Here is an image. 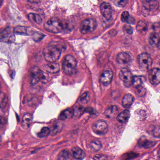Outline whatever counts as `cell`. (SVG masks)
Masks as SVG:
<instances>
[{"label":"cell","mask_w":160,"mask_h":160,"mask_svg":"<svg viewBox=\"0 0 160 160\" xmlns=\"http://www.w3.org/2000/svg\"><path fill=\"white\" fill-rule=\"evenodd\" d=\"M89 100V95L88 92L83 93L78 99L79 102L81 103L85 104L88 102Z\"/></svg>","instance_id":"36"},{"label":"cell","mask_w":160,"mask_h":160,"mask_svg":"<svg viewBox=\"0 0 160 160\" xmlns=\"http://www.w3.org/2000/svg\"></svg>","instance_id":"45"},{"label":"cell","mask_w":160,"mask_h":160,"mask_svg":"<svg viewBox=\"0 0 160 160\" xmlns=\"http://www.w3.org/2000/svg\"><path fill=\"white\" fill-rule=\"evenodd\" d=\"M148 79L151 84L156 86L160 83V69L153 68L149 72Z\"/></svg>","instance_id":"10"},{"label":"cell","mask_w":160,"mask_h":160,"mask_svg":"<svg viewBox=\"0 0 160 160\" xmlns=\"http://www.w3.org/2000/svg\"><path fill=\"white\" fill-rule=\"evenodd\" d=\"M72 154L69 150L66 149L61 152L58 157V160H73Z\"/></svg>","instance_id":"25"},{"label":"cell","mask_w":160,"mask_h":160,"mask_svg":"<svg viewBox=\"0 0 160 160\" xmlns=\"http://www.w3.org/2000/svg\"><path fill=\"white\" fill-rule=\"evenodd\" d=\"M44 69L47 72L50 73H57L59 72L60 66L56 62H51L45 65Z\"/></svg>","instance_id":"19"},{"label":"cell","mask_w":160,"mask_h":160,"mask_svg":"<svg viewBox=\"0 0 160 160\" xmlns=\"http://www.w3.org/2000/svg\"><path fill=\"white\" fill-rule=\"evenodd\" d=\"M94 160H108L107 156L103 154H96L93 157Z\"/></svg>","instance_id":"40"},{"label":"cell","mask_w":160,"mask_h":160,"mask_svg":"<svg viewBox=\"0 0 160 160\" xmlns=\"http://www.w3.org/2000/svg\"><path fill=\"white\" fill-rule=\"evenodd\" d=\"M32 115L30 113H26L23 116L22 120V127L25 130H27L29 128L32 122Z\"/></svg>","instance_id":"20"},{"label":"cell","mask_w":160,"mask_h":160,"mask_svg":"<svg viewBox=\"0 0 160 160\" xmlns=\"http://www.w3.org/2000/svg\"><path fill=\"white\" fill-rule=\"evenodd\" d=\"M33 39L36 42H39L44 37L45 35L43 33L40 32H34L33 34Z\"/></svg>","instance_id":"38"},{"label":"cell","mask_w":160,"mask_h":160,"mask_svg":"<svg viewBox=\"0 0 160 160\" xmlns=\"http://www.w3.org/2000/svg\"><path fill=\"white\" fill-rule=\"evenodd\" d=\"M14 33L17 34L23 35H33L34 32L30 28L27 27L18 26L15 28L14 30Z\"/></svg>","instance_id":"15"},{"label":"cell","mask_w":160,"mask_h":160,"mask_svg":"<svg viewBox=\"0 0 160 160\" xmlns=\"http://www.w3.org/2000/svg\"><path fill=\"white\" fill-rule=\"evenodd\" d=\"M14 32L11 28H7L2 31L1 33V41L5 42L11 43L13 42L15 39Z\"/></svg>","instance_id":"9"},{"label":"cell","mask_w":160,"mask_h":160,"mask_svg":"<svg viewBox=\"0 0 160 160\" xmlns=\"http://www.w3.org/2000/svg\"><path fill=\"white\" fill-rule=\"evenodd\" d=\"M123 31L128 34H132L133 33V30L130 25H124L123 28Z\"/></svg>","instance_id":"39"},{"label":"cell","mask_w":160,"mask_h":160,"mask_svg":"<svg viewBox=\"0 0 160 160\" xmlns=\"http://www.w3.org/2000/svg\"><path fill=\"white\" fill-rule=\"evenodd\" d=\"M93 132L98 135H104L108 131V126L106 122L104 120L97 121L92 126Z\"/></svg>","instance_id":"8"},{"label":"cell","mask_w":160,"mask_h":160,"mask_svg":"<svg viewBox=\"0 0 160 160\" xmlns=\"http://www.w3.org/2000/svg\"><path fill=\"white\" fill-rule=\"evenodd\" d=\"M91 148L95 151H98L101 149L102 145L101 142L98 140H93L90 143Z\"/></svg>","instance_id":"33"},{"label":"cell","mask_w":160,"mask_h":160,"mask_svg":"<svg viewBox=\"0 0 160 160\" xmlns=\"http://www.w3.org/2000/svg\"><path fill=\"white\" fill-rule=\"evenodd\" d=\"M156 143L154 141L148 140L146 138L143 137L140 138L138 142V145L139 148H150L153 147Z\"/></svg>","instance_id":"17"},{"label":"cell","mask_w":160,"mask_h":160,"mask_svg":"<svg viewBox=\"0 0 160 160\" xmlns=\"http://www.w3.org/2000/svg\"><path fill=\"white\" fill-rule=\"evenodd\" d=\"M64 125L62 122L59 121H57L53 124V127L51 130V135L54 136L60 132L63 128Z\"/></svg>","instance_id":"26"},{"label":"cell","mask_w":160,"mask_h":160,"mask_svg":"<svg viewBox=\"0 0 160 160\" xmlns=\"http://www.w3.org/2000/svg\"><path fill=\"white\" fill-rule=\"evenodd\" d=\"M118 108L117 106H111L105 110L104 115L108 118H112L117 116L118 113Z\"/></svg>","instance_id":"18"},{"label":"cell","mask_w":160,"mask_h":160,"mask_svg":"<svg viewBox=\"0 0 160 160\" xmlns=\"http://www.w3.org/2000/svg\"><path fill=\"white\" fill-rule=\"evenodd\" d=\"M117 60L118 63L119 64L125 65L130 63L132 60V57L129 53L127 52H121L118 54Z\"/></svg>","instance_id":"14"},{"label":"cell","mask_w":160,"mask_h":160,"mask_svg":"<svg viewBox=\"0 0 160 160\" xmlns=\"http://www.w3.org/2000/svg\"><path fill=\"white\" fill-rule=\"evenodd\" d=\"M43 54L47 62L49 63L55 62L60 57L61 49L56 46H48L43 49Z\"/></svg>","instance_id":"1"},{"label":"cell","mask_w":160,"mask_h":160,"mask_svg":"<svg viewBox=\"0 0 160 160\" xmlns=\"http://www.w3.org/2000/svg\"></svg>","instance_id":"44"},{"label":"cell","mask_w":160,"mask_h":160,"mask_svg":"<svg viewBox=\"0 0 160 160\" xmlns=\"http://www.w3.org/2000/svg\"><path fill=\"white\" fill-rule=\"evenodd\" d=\"M76 59L71 55H67L62 62V67L63 72L68 75H72L77 72Z\"/></svg>","instance_id":"2"},{"label":"cell","mask_w":160,"mask_h":160,"mask_svg":"<svg viewBox=\"0 0 160 160\" xmlns=\"http://www.w3.org/2000/svg\"><path fill=\"white\" fill-rule=\"evenodd\" d=\"M86 108L81 106H77L73 109L74 116L79 117L85 112Z\"/></svg>","instance_id":"31"},{"label":"cell","mask_w":160,"mask_h":160,"mask_svg":"<svg viewBox=\"0 0 160 160\" xmlns=\"http://www.w3.org/2000/svg\"><path fill=\"white\" fill-rule=\"evenodd\" d=\"M100 10L103 16L109 20L112 17V8L109 3L103 2L100 6Z\"/></svg>","instance_id":"11"},{"label":"cell","mask_w":160,"mask_h":160,"mask_svg":"<svg viewBox=\"0 0 160 160\" xmlns=\"http://www.w3.org/2000/svg\"><path fill=\"white\" fill-rule=\"evenodd\" d=\"M113 76V73L111 71H104L100 76V82L104 86H108L112 81Z\"/></svg>","instance_id":"12"},{"label":"cell","mask_w":160,"mask_h":160,"mask_svg":"<svg viewBox=\"0 0 160 160\" xmlns=\"http://www.w3.org/2000/svg\"><path fill=\"white\" fill-rule=\"evenodd\" d=\"M146 92L147 91L143 86H140L135 88L136 93L139 97H143L145 96L146 95Z\"/></svg>","instance_id":"35"},{"label":"cell","mask_w":160,"mask_h":160,"mask_svg":"<svg viewBox=\"0 0 160 160\" xmlns=\"http://www.w3.org/2000/svg\"><path fill=\"white\" fill-rule=\"evenodd\" d=\"M96 27L97 23L94 19H88L82 22L79 29L81 33L86 34L94 31Z\"/></svg>","instance_id":"5"},{"label":"cell","mask_w":160,"mask_h":160,"mask_svg":"<svg viewBox=\"0 0 160 160\" xmlns=\"http://www.w3.org/2000/svg\"><path fill=\"white\" fill-rule=\"evenodd\" d=\"M159 7V2L156 1H145L143 2V8L148 12H154Z\"/></svg>","instance_id":"13"},{"label":"cell","mask_w":160,"mask_h":160,"mask_svg":"<svg viewBox=\"0 0 160 160\" xmlns=\"http://www.w3.org/2000/svg\"><path fill=\"white\" fill-rule=\"evenodd\" d=\"M160 41V37L158 34L155 32H152L150 34L148 42L150 45L152 47L158 46Z\"/></svg>","instance_id":"23"},{"label":"cell","mask_w":160,"mask_h":160,"mask_svg":"<svg viewBox=\"0 0 160 160\" xmlns=\"http://www.w3.org/2000/svg\"><path fill=\"white\" fill-rule=\"evenodd\" d=\"M29 19L38 24H41L42 22V19L39 15L34 13H30L28 15Z\"/></svg>","instance_id":"30"},{"label":"cell","mask_w":160,"mask_h":160,"mask_svg":"<svg viewBox=\"0 0 160 160\" xmlns=\"http://www.w3.org/2000/svg\"><path fill=\"white\" fill-rule=\"evenodd\" d=\"M138 61L140 69L144 72L148 71L152 64V59L147 53H142L139 55Z\"/></svg>","instance_id":"6"},{"label":"cell","mask_w":160,"mask_h":160,"mask_svg":"<svg viewBox=\"0 0 160 160\" xmlns=\"http://www.w3.org/2000/svg\"><path fill=\"white\" fill-rule=\"evenodd\" d=\"M157 154H158V159H159V160H160V148L159 150H158V153H157Z\"/></svg>","instance_id":"42"},{"label":"cell","mask_w":160,"mask_h":160,"mask_svg":"<svg viewBox=\"0 0 160 160\" xmlns=\"http://www.w3.org/2000/svg\"><path fill=\"white\" fill-rule=\"evenodd\" d=\"M131 17L130 16L129 12H124L122 14L121 20L124 23H128Z\"/></svg>","instance_id":"37"},{"label":"cell","mask_w":160,"mask_h":160,"mask_svg":"<svg viewBox=\"0 0 160 160\" xmlns=\"http://www.w3.org/2000/svg\"><path fill=\"white\" fill-rule=\"evenodd\" d=\"M73 157L77 160H82L86 157V153L83 150L78 147H74L72 150Z\"/></svg>","instance_id":"16"},{"label":"cell","mask_w":160,"mask_h":160,"mask_svg":"<svg viewBox=\"0 0 160 160\" xmlns=\"http://www.w3.org/2000/svg\"><path fill=\"white\" fill-rule=\"evenodd\" d=\"M134 98L133 96L131 94H127L124 95L122 99V105L123 107L128 108L134 102Z\"/></svg>","instance_id":"21"},{"label":"cell","mask_w":160,"mask_h":160,"mask_svg":"<svg viewBox=\"0 0 160 160\" xmlns=\"http://www.w3.org/2000/svg\"><path fill=\"white\" fill-rule=\"evenodd\" d=\"M149 132L150 133L155 137H160V126L156 125V126H152L150 127L149 129Z\"/></svg>","instance_id":"29"},{"label":"cell","mask_w":160,"mask_h":160,"mask_svg":"<svg viewBox=\"0 0 160 160\" xmlns=\"http://www.w3.org/2000/svg\"><path fill=\"white\" fill-rule=\"evenodd\" d=\"M51 133V130L48 127H44L42 128L41 132L38 133V136L40 138L46 137Z\"/></svg>","instance_id":"32"},{"label":"cell","mask_w":160,"mask_h":160,"mask_svg":"<svg viewBox=\"0 0 160 160\" xmlns=\"http://www.w3.org/2000/svg\"><path fill=\"white\" fill-rule=\"evenodd\" d=\"M119 77L124 83L125 87H129L132 85L133 77L129 69L122 68L120 72Z\"/></svg>","instance_id":"7"},{"label":"cell","mask_w":160,"mask_h":160,"mask_svg":"<svg viewBox=\"0 0 160 160\" xmlns=\"http://www.w3.org/2000/svg\"><path fill=\"white\" fill-rule=\"evenodd\" d=\"M8 97L6 94L3 92H1L0 103H1V108H4L6 107L7 103H8Z\"/></svg>","instance_id":"34"},{"label":"cell","mask_w":160,"mask_h":160,"mask_svg":"<svg viewBox=\"0 0 160 160\" xmlns=\"http://www.w3.org/2000/svg\"><path fill=\"white\" fill-rule=\"evenodd\" d=\"M136 29L137 31L140 34L144 35L148 31V24L146 21H143V20L139 21L137 25Z\"/></svg>","instance_id":"24"},{"label":"cell","mask_w":160,"mask_h":160,"mask_svg":"<svg viewBox=\"0 0 160 160\" xmlns=\"http://www.w3.org/2000/svg\"><path fill=\"white\" fill-rule=\"evenodd\" d=\"M127 2L126 1H120L118 2V4L121 7H123L126 5Z\"/></svg>","instance_id":"41"},{"label":"cell","mask_w":160,"mask_h":160,"mask_svg":"<svg viewBox=\"0 0 160 160\" xmlns=\"http://www.w3.org/2000/svg\"><path fill=\"white\" fill-rule=\"evenodd\" d=\"M30 78L32 85H36L44 78L43 72L39 67L32 66L30 70Z\"/></svg>","instance_id":"4"},{"label":"cell","mask_w":160,"mask_h":160,"mask_svg":"<svg viewBox=\"0 0 160 160\" xmlns=\"http://www.w3.org/2000/svg\"><path fill=\"white\" fill-rule=\"evenodd\" d=\"M44 27L48 32L54 33H59L63 29L62 22L56 17L52 18L48 20L44 25Z\"/></svg>","instance_id":"3"},{"label":"cell","mask_w":160,"mask_h":160,"mask_svg":"<svg viewBox=\"0 0 160 160\" xmlns=\"http://www.w3.org/2000/svg\"><path fill=\"white\" fill-rule=\"evenodd\" d=\"M73 116V109L69 108L64 110L61 113L59 116V118L61 120H64L67 119L71 118Z\"/></svg>","instance_id":"27"},{"label":"cell","mask_w":160,"mask_h":160,"mask_svg":"<svg viewBox=\"0 0 160 160\" xmlns=\"http://www.w3.org/2000/svg\"><path fill=\"white\" fill-rule=\"evenodd\" d=\"M144 80H145V78L143 77L135 76H134L133 78L132 85L135 88H136L138 87L142 86Z\"/></svg>","instance_id":"28"},{"label":"cell","mask_w":160,"mask_h":160,"mask_svg":"<svg viewBox=\"0 0 160 160\" xmlns=\"http://www.w3.org/2000/svg\"><path fill=\"white\" fill-rule=\"evenodd\" d=\"M158 47L159 48V49H160V41H159V43L158 45Z\"/></svg>","instance_id":"43"},{"label":"cell","mask_w":160,"mask_h":160,"mask_svg":"<svg viewBox=\"0 0 160 160\" xmlns=\"http://www.w3.org/2000/svg\"><path fill=\"white\" fill-rule=\"evenodd\" d=\"M130 113L129 110H123L118 115L117 120L119 122L122 123H125L128 122L130 118Z\"/></svg>","instance_id":"22"}]
</instances>
